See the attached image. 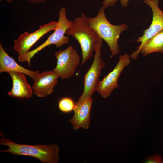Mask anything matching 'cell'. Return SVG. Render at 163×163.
<instances>
[{"label":"cell","mask_w":163,"mask_h":163,"mask_svg":"<svg viewBox=\"0 0 163 163\" xmlns=\"http://www.w3.org/2000/svg\"><path fill=\"white\" fill-rule=\"evenodd\" d=\"M151 8L153 13L152 20L149 27L143 31V34L139 37L136 42L140 43L136 50L130 55L133 60L136 59L139 51L145 42L155 34L163 30V12L158 7V0H143Z\"/></svg>","instance_id":"obj_7"},{"label":"cell","mask_w":163,"mask_h":163,"mask_svg":"<svg viewBox=\"0 0 163 163\" xmlns=\"http://www.w3.org/2000/svg\"><path fill=\"white\" fill-rule=\"evenodd\" d=\"M129 0H120L121 5L123 7L128 6V2Z\"/></svg>","instance_id":"obj_19"},{"label":"cell","mask_w":163,"mask_h":163,"mask_svg":"<svg viewBox=\"0 0 163 163\" xmlns=\"http://www.w3.org/2000/svg\"><path fill=\"white\" fill-rule=\"evenodd\" d=\"M102 40H100L96 45L93 62L84 75L83 91L75 102L77 104H80L86 99L91 97L98 86L101 71L106 65L101 57V49L102 45Z\"/></svg>","instance_id":"obj_5"},{"label":"cell","mask_w":163,"mask_h":163,"mask_svg":"<svg viewBox=\"0 0 163 163\" xmlns=\"http://www.w3.org/2000/svg\"><path fill=\"white\" fill-rule=\"evenodd\" d=\"M143 162L146 163H163V160L161 155H156L145 158Z\"/></svg>","instance_id":"obj_16"},{"label":"cell","mask_w":163,"mask_h":163,"mask_svg":"<svg viewBox=\"0 0 163 163\" xmlns=\"http://www.w3.org/2000/svg\"><path fill=\"white\" fill-rule=\"evenodd\" d=\"M59 78L58 75L53 70L38 72L33 79V92L38 97H46L53 91Z\"/></svg>","instance_id":"obj_10"},{"label":"cell","mask_w":163,"mask_h":163,"mask_svg":"<svg viewBox=\"0 0 163 163\" xmlns=\"http://www.w3.org/2000/svg\"><path fill=\"white\" fill-rule=\"evenodd\" d=\"M88 18L85 14L82 13L80 17L74 20L66 33L75 38L80 45L82 53L80 68L91 57L96 45L101 39L89 25Z\"/></svg>","instance_id":"obj_1"},{"label":"cell","mask_w":163,"mask_h":163,"mask_svg":"<svg viewBox=\"0 0 163 163\" xmlns=\"http://www.w3.org/2000/svg\"><path fill=\"white\" fill-rule=\"evenodd\" d=\"M57 25V22L52 21L41 25L38 29L31 33L24 32L20 35L14 41V50L18 56H21L29 52L31 48L40 38L52 30H54Z\"/></svg>","instance_id":"obj_9"},{"label":"cell","mask_w":163,"mask_h":163,"mask_svg":"<svg viewBox=\"0 0 163 163\" xmlns=\"http://www.w3.org/2000/svg\"><path fill=\"white\" fill-rule=\"evenodd\" d=\"M163 53V30L158 32L147 41L139 51L145 57L154 52Z\"/></svg>","instance_id":"obj_14"},{"label":"cell","mask_w":163,"mask_h":163,"mask_svg":"<svg viewBox=\"0 0 163 163\" xmlns=\"http://www.w3.org/2000/svg\"><path fill=\"white\" fill-rule=\"evenodd\" d=\"M1 133L0 144L7 146L9 148L1 151V153L8 152L13 155L29 156L37 158L43 163H57L59 162V147L56 144H21L5 139Z\"/></svg>","instance_id":"obj_3"},{"label":"cell","mask_w":163,"mask_h":163,"mask_svg":"<svg viewBox=\"0 0 163 163\" xmlns=\"http://www.w3.org/2000/svg\"><path fill=\"white\" fill-rule=\"evenodd\" d=\"M117 0H104L102 2L103 6L105 8L113 6Z\"/></svg>","instance_id":"obj_17"},{"label":"cell","mask_w":163,"mask_h":163,"mask_svg":"<svg viewBox=\"0 0 163 163\" xmlns=\"http://www.w3.org/2000/svg\"><path fill=\"white\" fill-rule=\"evenodd\" d=\"M93 102V99L91 97L80 104L75 103L74 115L70 120L74 130H76L80 128L85 129L89 128Z\"/></svg>","instance_id":"obj_11"},{"label":"cell","mask_w":163,"mask_h":163,"mask_svg":"<svg viewBox=\"0 0 163 163\" xmlns=\"http://www.w3.org/2000/svg\"><path fill=\"white\" fill-rule=\"evenodd\" d=\"M54 56L57 64L53 71L62 79L72 77L79 65L80 57L76 50L72 46L56 52Z\"/></svg>","instance_id":"obj_6"},{"label":"cell","mask_w":163,"mask_h":163,"mask_svg":"<svg viewBox=\"0 0 163 163\" xmlns=\"http://www.w3.org/2000/svg\"><path fill=\"white\" fill-rule=\"evenodd\" d=\"M106 8L101 6L97 15L93 18H88L89 25L104 40L108 46L111 52V57L116 56L120 52L118 41L120 34L128 29V25L123 23L119 25L111 24L105 14Z\"/></svg>","instance_id":"obj_2"},{"label":"cell","mask_w":163,"mask_h":163,"mask_svg":"<svg viewBox=\"0 0 163 163\" xmlns=\"http://www.w3.org/2000/svg\"><path fill=\"white\" fill-rule=\"evenodd\" d=\"M58 106L61 111L63 113H68L74 111L75 103L70 97H64L59 100Z\"/></svg>","instance_id":"obj_15"},{"label":"cell","mask_w":163,"mask_h":163,"mask_svg":"<svg viewBox=\"0 0 163 163\" xmlns=\"http://www.w3.org/2000/svg\"><path fill=\"white\" fill-rule=\"evenodd\" d=\"M130 56L127 54L119 56V61L113 70L100 81L97 91L100 96L106 99L119 87V78L124 69L131 63Z\"/></svg>","instance_id":"obj_8"},{"label":"cell","mask_w":163,"mask_h":163,"mask_svg":"<svg viewBox=\"0 0 163 163\" xmlns=\"http://www.w3.org/2000/svg\"><path fill=\"white\" fill-rule=\"evenodd\" d=\"M9 72H19L25 74L33 80L39 71H33L19 65L14 58L6 53L0 43V73Z\"/></svg>","instance_id":"obj_13"},{"label":"cell","mask_w":163,"mask_h":163,"mask_svg":"<svg viewBox=\"0 0 163 163\" xmlns=\"http://www.w3.org/2000/svg\"><path fill=\"white\" fill-rule=\"evenodd\" d=\"M59 14L58 20L54 32L40 46L26 54L18 56L17 58L19 62H27L30 67L31 58L39 51L51 45H55L56 47L60 48L69 42V37L68 36H65V34L67 29L72 25L73 21H69L67 18L66 9L64 7L61 8Z\"/></svg>","instance_id":"obj_4"},{"label":"cell","mask_w":163,"mask_h":163,"mask_svg":"<svg viewBox=\"0 0 163 163\" xmlns=\"http://www.w3.org/2000/svg\"><path fill=\"white\" fill-rule=\"evenodd\" d=\"M12 81V87L8 94L9 96L19 99H28L32 96L33 91L27 83L24 74L17 72H8Z\"/></svg>","instance_id":"obj_12"},{"label":"cell","mask_w":163,"mask_h":163,"mask_svg":"<svg viewBox=\"0 0 163 163\" xmlns=\"http://www.w3.org/2000/svg\"><path fill=\"white\" fill-rule=\"evenodd\" d=\"M2 0H0V1H2ZM5 0V1H6V2H7L8 3H10L11 2L13 1V0Z\"/></svg>","instance_id":"obj_20"},{"label":"cell","mask_w":163,"mask_h":163,"mask_svg":"<svg viewBox=\"0 0 163 163\" xmlns=\"http://www.w3.org/2000/svg\"><path fill=\"white\" fill-rule=\"evenodd\" d=\"M31 4H37L45 3L48 0H25Z\"/></svg>","instance_id":"obj_18"}]
</instances>
